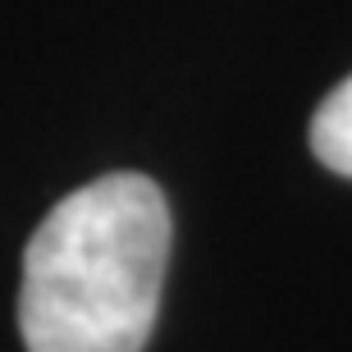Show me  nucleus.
<instances>
[{"label":"nucleus","instance_id":"2","mask_svg":"<svg viewBox=\"0 0 352 352\" xmlns=\"http://www.w3.org/2000/svg\"><path fill=\"white\" fill-rule=\"evenodd\" d=\"M311 151L320 165L343 179H352V78H343L329 91L311 119Z\"/></svg>","mask_w":352,"mask_h":352},{"label":"nucleus","instance_id":"1","mask_svg":"<svg viewBox=\"0 0 352 352\" xmlns=\"http://www.w3.org/2000/svg\"><path fill=\"white\" fill-rule=\"evenodd\" d=\"M170 265V206L146 174H105L37 224L23 252L28 352H142Z\"/></svg>","mask_w":352,"mask_h":352}]
</instances>
